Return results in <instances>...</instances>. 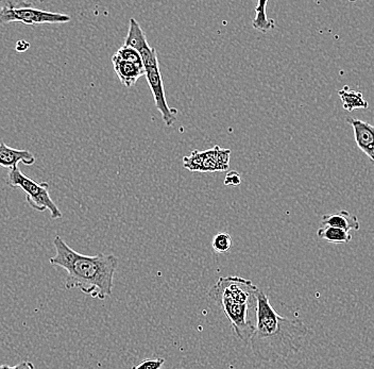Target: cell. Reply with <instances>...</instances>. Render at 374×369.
Listing matches in <instances>:
<instances>
[{"mask_svg": "<svg viewBox=\"0 0 374 369\" xmlns=\"http://www.w3.org/2000/svg\"><path fill=\"white\" fill-rule=\"evenodd\" d=\"M300 319L280 316L268 296L258 288L256 329L248 344L254 355L265 362H278L299 353L308 335Z\"/></svg>", "mask_w": 374, "mask_h": 369, "instance_id": "obj_1", "label": "cell"}, {"mask_svg": "<svg viewBox=\"0 0 374 369\" xmlns=\"http://www.w3.org/2000/svg\"><path fill=\"white\" fill-rule=\"evenodd\" d=\"M54 246L56 256L50 258L49 262L66 271L64 284L66 290L78 288L84 294L99 300H104L112 295L114 276L118 267L116 256L82 255L71 248L60 236L54 238Z\"/></svg>", "mask_w": 374, "mask_h": 369, "instance_id": "obj_2", "label": "cell"}, {"mask_svg": "<svg viewBox=\"0 0 374 369\" xmlns=\"http://www.w3.org/2000/svg\"><path fill=\"white\" fill-rule=\"evenodd\" d=\"M258 290L251 280L221 277L208 293L229 319L235 335L243 343H249L256 329Z\"/></svg>", "mask_w": 374, "mask_h": 369, "instance_id": "obj_3", "label": "cell"}, {"mask_svg": "<svg viewBox=\"0 0 374 369\" xmlns=\"http://www.w3.org/2000/svg\"><path fill=\"white\" fill-rule=\"evenodd\" d=\"M6 184L12 188H21L26 194V201L32 209L39 212L49 211L52 219L62 218L63 214L49 194V184L38 182L21 173L19 166L9 169Z\"/></svg>", "mask_w": 374, "mask_h": 369, "instance_id": "obj_4", "label": "cell"}, {"mask_svg": "<svg viewBox=\"0 0 374 369\" xmlns=\"http://www.w3.org/2000/svg\"><path fill=\"white\" fill-rule=\"evenodd\" d=\"M71 21L69 15L32 8L28 1H0V26L11 23H23L26 26L54 25Z\"/></svg>", "mask_w": 374, "mask_h": 369, "instance_id": "obj_5", "label": "cell"}, {"mask_svg": "<svg viewBox=\"0 0 374 369\" xmlns=\"http://www.w3.org/2000/svg\"><path fill=\"white\" fill-rule=\"evenodd\" d=\"M230 149L221 148L215 145L208 151H193L191 155L183 158L184 167L189 171L197 173H215L226 171L230 168Z\"/></svg>", "mask_w": 374, "mask_h": 369, "instance_id": "obj_6", "label": "cell"}, {"mask_svg": "<svg viewBox=\"0 0 374 369\" xmlns=\"http://www.w3.org/2000/svg\"><path fill=\"white\" fill-rule=\"evenodd\" d=\"M145 77L153 95L156 108L162 115L163 121L167 127H173V123L177 121L178 110L169 108L167 103L160 65L145 69Z\"/></svg>", "mask_w": 374, "mask_h": 369, "instance_id": "obj_7", "label": "cell"}, {"mask_svg": "<svg viewBox=\"0 0 374 369\" xmlns=\"http://www.w3.org/2000/svg\"><path fill=\"white\" fill-rule=\"evenodd\" d=\"M348 123L352 126L354 131V138L358 148L366 153L370 161H374V127L362 119L350 117Z\"/></svg>", "mask_w": 374, "mask_h": 369, "instance_id": "obj_8", "label": "cell"}, {"mask_svg": "<svg viewBox=\"0 0 374 369\" xmlns=\"http://www.w3.org/2000/svg\"><path fill=\"white\" fill-rule=\"evenodd\" d=\"M112 63L119 81L126 88H132L141 77L145 76V69L136 66L133 63L123 60L115 54L112 56Z\"/></svg>", "mask_w": 374, "mask_h": 369, "instance_id": "obj_9", "label": "cell"}, {"mask_svg": "<svg viewBox=\"0 0 374 369\" xmlns=\"http://www.w3.org/2000/svg\"><path fill=\"white\" fill-rule=\"evenodd\" d=\"M19 163L30 166L36 163V157L29 151L11 148L4 143H0V166L11 169L19 166Z\"/></svg>", "mask_w": 374, "mask_h": 369, "instance_id": "obj_10", "label": "cell"}, {"mask_svg": "<svg viewBox=\"0 0 374 369\" xmlns=\"http://www.w3.org/2000/svg\"><path fill=\"white\" fill-rule=\"evenodd\" d=\"M323 226L338 228L349 232L351 230L358 231L360 229V223L355 215L351 214L345 210L336 213V214H327L323 216Z\"/></svg>", "mask_w": 374, "mask_h": 369, "instance_id": "obj_11", "label": "cell"}, {"mask_svg": "<svg viewBox=\"0 0 374 369\" xmlns=\"http://www.w3.org/2000/svg\"><path fill=\"white\" fill-rule=\"evenodd\" d=\"M123 45L130 47V49H133L138 54L143 53V51L150 49L145 32L141 29L140 23L133 17L130 19L129 30H128L127 38H126Z\"/></svg>", "mask_w": 374, "mask_h": 369, "instance_id": "obj_12", "label": "cell"}, {"mask_svg": "<svg viewBox=\"0 0 374 369\" xmlns=\"http://www.w3.org/2000/svg\"><path fill=\"white\" fill-rule=\"evenodd\" d=\"M338 94L343 101V108L348 112H352L358 108L366 110L369 108L368 101H365L362 93L351 90L348 86H343V90L339 91Z\"/></svg>", "mask_w": 374, "mask_h": 369, "instance_id": "obj_13", "label": "cell"}, {"mask_svg": "<svg viewBox=\"0 0 374 369\" xmlns=\"http://www.w3.org/2000/svg\"><path fill=\"white\" fill-rule=\"evenodd\" d=\"M267 4H268L267 0L258 1L256 8V19L252 21V27L262 34H267L271 30L275 29L276 21L273 19H269L267 16Z\"/></svg>", "mask_w": 374, "mask_h": 369, "instance_id": "obj_14", "label": "cell"}, {"mask_svg": "<svg viewBox=\"0 0 374 369\" xmlns=\"http://www.w3.org/2000/svg\"><path fill=\"white\" fill-rule=\"evenodd\" d=\"M317 236L321 240L334 243V244H345L352 241V236L349 232L338 229V228L328 227V226H323L319 228Z\"/></svg>", "mask_w": 374, "mask_h": 369, "instance_id": "obj_15", "label": "cell"}, {"mask_svg": "<svg viewBox=\"0 0 374 369\" xmlns=\"http://www.w3.org/2000/svg\"><path fill=\"white\" fill-rule=\"evenodd\" d=\"M212 247L217 253H227L232 248V236L226 232H221L213 238Z\"/></svg>", "mask_w": 374, "mask_h": 369, "instance_id": "obj_16", "label": "cell"}, {"mask_svg": "<svg viewBox=\"0 0 374 369\" xmlns=\"http://www.w3.org/2000/svg\"><path fill=\"white\" fill-rule=\"evenodd\" d=\"M115 54H116L117 56H119V58L123 59V60L128 61V62L130 63H133L136 66L143 69V61H141L140 54H138V51H134L133 49H130V47L123 45V46L121 47Z\"/></svg>", "mask_w": 374, "mask_h": 369, "instance_id": "obj_17", "label": "cell"}, {"mask_svg": "<svg viewBox=\"0 0 374 369\" xmlns=\"http://www.w3.org/2000/svg\"><path fill=\"white\" fill-rule=\"evenodd\" d=\"M165 364V359L162 358H158V359H148L141 363L138 364L136 366H133L132 369H161Z\"/></svg>", "mask_w": 374, "mask_h": 369, "instance_id": "obj_18", "label": "cell"}, {"mask_svg": "<svg viewBox=\"0 0 374 369\" xmlns=\"http://www.w3.org/2000/svg\"><path fill=\"white\" fill-rule=\"evenodd\" d=\"M241 175L237 171H228L227 176L225 178V186H241Z\"/></svg>", "mask_w": 374, "mask_h": 369, "instance_id": "obj_19", "label": "cell"}, {"mask_svg": "<svg viewBox=\"0 0 374 369\" xmlns=\"http://www.w3.org/2000/svg\"><path fill=\"white\" fill-rule=\"evenodd\" d=\"M15 49H16L17 53H25L30 49V44L27 41H19Z\"/></svg>", "mask_w": 374, "mask_h": 369, "instance_id": "obj_20", "label": "cell"}, {"mask_svg": "<svg viewBox=\"0 0 374 369\" xmlns=\"http://www.w3.org/2000/svg\"><path fill=\"white\" fill-rule=\"evenodd\" d=\"M13 369H34V365L30 361H21L13 366Z\"/></svg>", "mask_w": 374, "mask_h": 369, "instance_id": "obj_21", "label": "cell"}, {"mask_svg": "<svg viewBox=\"0 0 374 369\" xmlns=\"http://www.w3.org/2000/svg\"><path fill=\"white\" fill-rule=\"evenodd\" d=\"M0 369H13V366L0 365Z\"/></svg>", "mask_w": 374, "mask_h": 369, "instance_id": "obj_22", "label": "cell"}]
</instances>
